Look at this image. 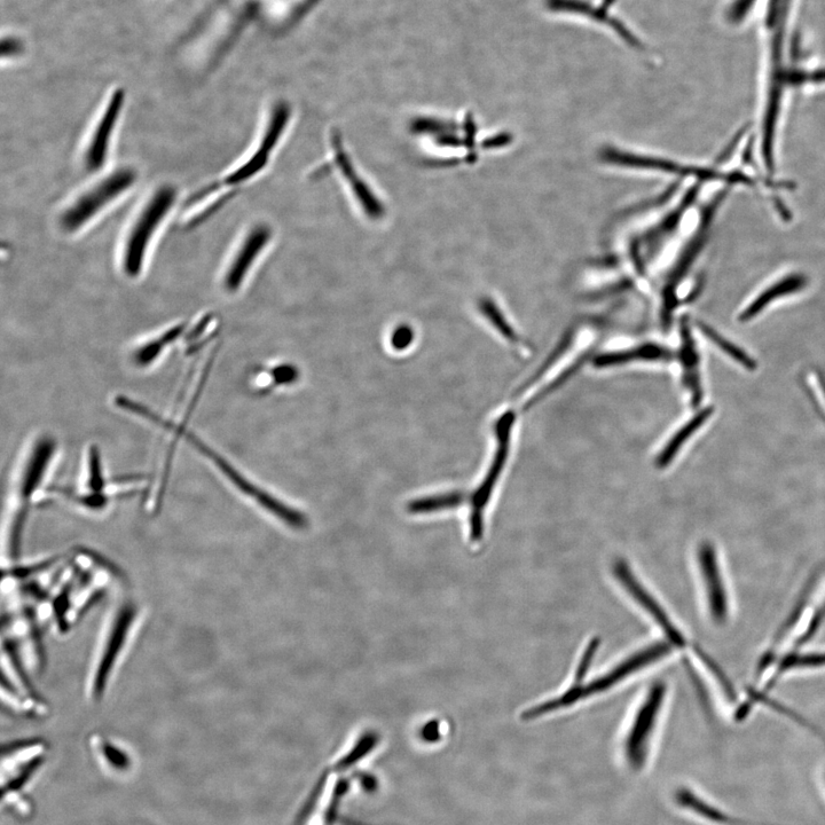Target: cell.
<instances>
[{"instance_id":"6da1fadb","label":"cell","mask_w":825,"mask_h":825,"mask_svg":"<svg viewBox=\"0 0 825 825\" xmlns=\"http://www.w3.org/2000/svg\"><path fill=\"white\" fill-rule=\"evenodd\" d=\"M115 578L114 570L92 554L62 557L39 614L41 622L50 623L60 634L69 632Z\"/></svg>"},{"instance_id":"7a4b0ae2","label":"cell","mask_w":825,"mask_h":825,"mask_svg":"<svg viewBox=\"0 0 825 825\" xmlns=\"http://www.w3.org/2000/svg\"><path fill=\"white\" fill-rule=\"evenodd\" d=\"M148 422L157 428L169 432V434L174 437L176 436L178 439H183L196 453H199L201 457L212 463V466H214L235 489L245 494L246 497L256 501L259 506L275 517H278L279 520L285 522L290 528L304 529L308 526V518H306L304 514L288 507L284 502L272 497L270 493H267L261 489V487L251 483L229 460H226L223 455L218 453L214 447L210 446L206 440L188 428L186 423H175V421L164 418L163 415L155 411L148 415Z\"/></svg>"},{"instance_id":"3957f363","label":"cell","mask_w":825,"mask_h":825,"mask_svg":"<svg viewBox=\"0 0 825 825\" xmlns=\"http://www.w3.org/2000/svg\"><path fill=\"white\" fill-rule=\"evenodd\" d=\"M673 649L674 647L669 641L650 644V646L627 657L623 662L617 664L614 669L601 674L600 677L587 683H580V685H571L561 695L530 707L522 713V720H537L547 714L569 709V707L586 701V699L607 693V691L618 686L619 683L624 682L632 675L671 655Z\"/></svg>"},{"instance_id":"277c9868","label":"cell","mask_w":825,"mask_h":825,"mask_svg":"<svg viewBox=\"0 0 825 825\" xmlns=\"http://www.w3.org/2000/svg\"><path fill=\"white\" fill-rule=\"evenodd\" d=\"M140 622V610L131 600H120L106 619L86 685L89 698L99 701L107 689L110 677L127 650Z\"/></svg>"},{"instance_id":"5b68a950","label":"cell","mask_w":825,"mask_h":825,"mask_svg":"<svg viewBox=\"0 0 825 825\" xmlns=\"http://www.w3.org/2000/svg\"><path fill=\"white\" fill-rule=\"evenodd\" d=\"M57 452L58 440L50 434L39 436L30 447L21 469L9 532L4 541V564H12L18 555L21 534L25 528L29 510L34 504L38 491L42 489Z\"/></svg>"},{"instance_id":"8992f818","label":"cell","mask_w":825,"mask_h":825,"mask_svg":"<svg viewBox=\"0 0 825 825\" xmlns=\"http://www.w3.org/2000/svg\"><path fill=\"white\" fill-rule=\"evenodd\" d=\"M177 196L176 187L162 185L156 188L137 212L122 246L121 269L125 277L137 279L143 273L149 247L164 219L174 208Z\"/></svg>"},{"instance_id":"52a82bcc","label":"cell","mask_w":825,"mask_h":825,"mask_svg":"<svg viewBox=\"0 0 825 825\" xmlns=\"http://www.w3.org/2000/svg\"><path fill=\"white\" fill-rule=\"evenodd\" d=\"M138 175L135 169L121 167L102 177L98 182L86 188L84 192L61 211L59 225L61 230L73 234L89 225L110 204L135 186Z\"/></svg>"},{"instance_id":"ba28073f","label":"cell","mask_w":825,"mask_h":825,"mask_svg":"<svg viewBox=\"0 0 825 825\" xmlns=\"http://www.w3.org/2000/svg\"><path fill=\"white\" fill-rule=\"evenodd\" d=\"M666 695L665 682H655L644 695L627 729L622 753L626 767L633 774H641L648 767L651 743L654 740Z\"/></svg>"},{"instance_id":"9c48e42d","label":"cell","mask_w":825,"mask_h":825,"mask_svg":"<svg viewBox=\"0 0 825 825\" xmlns=\"http://www.w3.org/2000/svg\"><path fill=\"white\" fill-rule=\"evenodd\" d=\"M515 421V412L507 411L502 414L494 424V434L495 437H497V450L494 452L490 468L487 470L483 482L479 484L478 489L474 492L473 497H471L469 522L470 539L473 542L481 541L484 536V512L490 504L495 486H497L507 465Z\"/></svg>"},{"instance_id":"30bf717a","label":"cell","mask_w":825,"mask_h":825,"mask_svg":"<svg viewBox=\"0 0 825 825\" xmlns=\"http://www.w3.org/2000/svg\"><path fill=\"white\" fill-rule=\"evenodd\" d=\"M696 563L707 614L715 626L724 627L732 617V601L719 550L712 541L704 540L698 545Z\"/></svg>"},{"instance_id":"8fae6325","label":"cell","mask_w":825,"mask_h":825,"mask_svg":"<svg viewBox=\"0 0 825 825\" xmlns=\"http://www.w3.org/2000/svg\"><path fill=\"white\" fill-rule=\"evenodd\" d=\"M612 573L618 584L630 595L631 599L654 620L656 625L662 630L674 648L686 649L688 642L680 628L675 625L671 616L644 586L635 573L631 570L626 561L617 560L612 565Z\"/></svg>"},{"instance_id":"7c38bea8","label":"cell","mask_w":825,"mask_h":825,"mask_svg":"<svg viewBox=\"0 0 825 825\" xmlns=\"http://www.w3.org/2000/svg\"><path fill=\"white\" fill-rule=\"evenodd\" d=\"M290 120V108L286 104H279L272 110L258 148L249 159L233 169L219 184L223 187L239 186L258 176L271 159V154L280 143Z\"/></svg>"},{"instance_id":"4fadbf2b","label":"cell","mask_w":825,"mask_h":825,"mask_svg":"<svg viewBox=\"0 0 825 825\" xmlns=\"http://www.w3.org/2000/svg\"><path fill=\"white\" fill-rule=\"evenodd\" d=\"M124 104L125 91L122 88H116L109 94L86 143L83 162L89 172H98L105 167Z\"/></svg>"},{"instance_id":"5bb4252c","label":"cell","mask_w":825,"mask_h":825,"mask_svg":"<svg viewBox=\"0 0 825 825\" xmlns=\"http://www.w3.org/2000/svg\"><path fill=\"white\" fill-rule=\"evenodd\" d=\"M22 665L19 657L3 642V701L19 714H38L45 706L29 685Z\"/></svg>"},{"instance_id":"9a60e30c","label":"cell","mask_w":825,"mask_h":825,"mask_svg":"<svg viewBox=\"0 0 825 825\" xmlns=\"http://www.w3.org/2000/svg\"><path fill=\"white\" fill-rule=\"evenodd\" d=\"M681 367V384L685 389L691 407L698 410L704 402V379L702 371V356L693 329L689 322L683 319L680 327V345L678 355Z\"/></svg>"},{"instance_id":"2e32d148","label":"cell","mask_w":825,"mask_h":825,"mask_svg":"<svg viewBox=\"0 0 825 825\" xmlns=\"http://www.w3.org/2000/svg\"><path fill=\"white\" fill-rule=\"evenodd\" d=\"M272 238V231L267 225H256L243 238L241 245L235 251L229 265H227L223 286L226 292L235 293L242 287L248 273L253 269L257 258Z\"/></svg>"},{"instance_id":"e0dca14e","label":"cell","mask_w":825,"mask_h":825,"mask_svg":"<svg viewBox=\"0 0 825 825\" xmlns=\"http://www.w3.org/2000/svg\"><path fill=\"white\" fill-rule=\"evenodd\" d=\"M808 286L804 274L790 273L777 279L750 298L737 314L740 324H750L758 319L777 302L787 300L792 296L803 293Z\"/></svg>"},{"instance_id":"ac0fdd59","label":"cell","mask_w":825,"mask_h":825,"mask_svg":"<svg viewBox=\"0 0 825 825\" xmlns=\"http://www.w3.org/2000/svg\"><path fill=\"white\" fill-rule=\"evenodd\" d=\"M825 650L823 651H792L777 658L769 670L758 683L761 688L751 689L760 695H769L785 675L798 671L824 669Z\"/></svg>"},{"instance_id":"d6986e66","label":"cell","mask_w":825,"mask_h":825,"mask_svg":"<svg viewBox=\"0 0 825 825\" xmlns=\"http://www.w3.org/2000/svg\"><path fill=\"white\" fill-rule=\"evenodd\" d=\"M333 147L337 167L342 170L343 177L350 183L351 191L359 201L360 207L363 208L368 217L373 219L383 217V204L353 167L350 157L344 151L342 139L339 135L333 136Z\"/></svg>"},{"instance_id":"ffe728a7","label":"cell","mask_w":825,"mask_h":825,"mask_svg":"<svg viewBox=\"0 0 825 825\" xmlns=\"http://www.w3.org/2000/svg\"><path fill=\"white\" fill-rule=\"evenodd\" d=\"M714 415L713 406L699 407L696 413L691 418L682 424V426L674 432L672 437L667 442L662 452L657 455L656 467L659 470H664L671 466L675 458L682 451L691 438H694L699 431H701L707 423L711 421Z\"/></svg>"},{"instance_id":"44dd1931","label":"cell","mask_w":825,"mask_h":825,"mask_svg":"<svg viewBox=\"0 0 825 825\" xmlns=\"http://www.w3.org/2000/svg\"><path fill=\"white\" fill-rule=\"evenodd\" d=\"M675 359V353L657 343H646L630 350L601 353L593 358L592 363L595 368H610L638 361H651V363H670Z\"/></svg>"},{"instance_id":"7402d4cb","label":"cell","mask_w":825,"mask_h":825,"mask_svg":"<svg viewBox=\"0 0 825 825\" xmlns=\"http://www.w3.org/2000/svg\"><path fill=\"white\" fill-rule=\"evenodd\" d=\"M188 326H190L188 322H180V324L168 328L160 335L139 345V347L132 352L131 359L133 365L143 369L154 365L171 345H174L186 335Z\"/></svg>"},{"instance_id":"603a6c76","label":"cell","mask_w":825,"mask_h":825,"mask_svg":"<svg viewBox=\"0 0 825 825\" xmlns=\"http://www.w3.org/2000/svg\"><path fill=\"white\" fill-rule=\"evenodd\" d=\"M699 332H701L709 342L717 348L722 355L727 357L730 361L741 367L743 371L748 373L756 372L758 369V361L749 351H746L740 344L732 339H729L724 334L718 332L717 329L709 325L698 322Z\"/></svg>"},{"instance_id":"cb8c5ba5","label":"cell","mask_w":825,"mask_h":825,"mask_svg":"<svg viewBox=\"0 0 825 825\" xmlns=\"http://www.w3.org/2000/svg\"><path fill=\"white\" fill-rule=\"evenodd\" d=\"M465 500V494L461 492H449L411 501L407 509L408 512L415 515L430 514L440 512V510L460 507Z\"/></svg>"},{"instance_id":"d4e9b609","label":"cell","mask_w":825,"mask_h":825,"mask_svg":"<svg viewBox=\"0 0 825 825\" xmlns=\"http://www.w3.org/2000/svg\"><path fill=\"white\" fill-rule=\"evenodd\" d=\"M479 309L484 314L485 318L489 319L492 326L498 330V333L506 339L510 344L516 345L521 342L520 337L515 332V329L509 325L504 314L498 309L490 300H483L479 304Z\"/></svg>"},{"instance_id":"484cf974","label":"cell","mask_w":825,"mask_h":825,"mask_svg":"<svg viewBox=\"0 0 825 825\" xmlns=\"http://www.w3.org/2000/svg\"><path fill=\"white\" fill-rule=\"evenodd\" d=\"M377 742H379V736L375 733H368L361 737L359 743L353 748V750L348 754L347 757L343 758L337 768H348L356 764L361 758H364L366 754L371 752Z\"/></svg>"},{"instance_id":"4316f807","label":"cell","mask_w":825,"mask_h":825,"mask_svg":"<svg viewBox=\"0 0 825 825\" xmlns=\"http://www.w3.org/2000/svg\"><path fill=\"white\" fill-rule=\"evenodd\" d=\"M572 341L573 332H570L563 337L562 341L559 343V345H557L555 350L552 352V355H550L548 359H546L545 363L540 366L538 371L533 374L531 379L524 384V387H522L520 391L528 390L530 387H532V384L540 380V377L544 375L548 371V369L552 367L556 363V361L564 355L565 352H567L568 348H570V345L572 344Z\"/></svg>"},{"instance_id":"83f0119b","label":"cell","mask_w":825,"mask_h":825,"mask_svg":"<svg viewBox=\"0 0 825 825\" xmlns=\"http://www.w3.org/2000/svg\"><path fill=\"white\" fill-rule=\"evenodd\" d=\"M98 750L104 756L106 764L109 766L120 768V769H127L130 765V758L125 751L120 749V746L115 745L114 743L101 741L98 746Z\"/></svg>"},{"instance_id":"f1b7e54d","label":"cell","mask_w":825,"mask_h":825,"mask_svg":"<svg viewBox=\"0 0 825 825\" xmlns=\"http://www.w3.org/2000/svg\"><path fill=\"white\" fill-rule=\"evenodd\" d=\"M601 641L600 639L594 638L591 642L588 643V646L584 650L583 656L580 658V662L577 666V670L575 673V680H573L572 685H580V683L584 682L586 678L587 672L589 667H591L593 663V659L596 655L597 650H599Z\"/></svg>"},{"instance_id":"f546056e","label":"cell","mask_w":825,"mask_h":825,"mask_svg":"<svg viewBox=\"0 0 825 825\" xmlns=\"http://www.w3.org/2000/svg\"><path fill=\"white\" fill-rule=\"evenodd\" d=\"M414 341V332L411 327L400 326L392 333L390 343L397 351L406 350Z\"/></svg>"},{"instance_id":"4dcf8cb0","label":"cell","mask_w":825,"mask_h":825,"mask_svg":"<svg viewBox=\"0 0 825 825\" xmlns=\"http://www.w3.org/2000/svg\"><path fill=\"white\" fill-rule=\"evenodd\" d=\"M272 377L278 384H289L297 380L298 371L293 366H279L273 369Z\"/></svg>"},{"instance_id":"1f68e13d","label":"cell","mask_w":825,"mask_h":825,"mask_svg":"<svg viewBox=\"0 0 825 825\" xmlns=\"http://www.w3.org/2000/svg\"><path fill=\"white\" fill-rule=\"evenodd\" d=\"M423 737L426 738L427 741L434 742L439 738V729L436 722H432V724H428L426 728L423 729Z\"/></svg>"},{"instance_id":"d6a6232c","label":"cell","mask_w":825,"mask_h":825,"mask_svg":"<svg viewBox=\"0 0 825 825\" xmlns=\"http://www.w3.org/2000/svg\"><path fill=\"white\" fill-rule=\"evenodd\" d=\"M816 412L821 416L822 420L825 422V400L819 407L816 408Z\"/></svg>"}]
</instances>
